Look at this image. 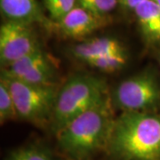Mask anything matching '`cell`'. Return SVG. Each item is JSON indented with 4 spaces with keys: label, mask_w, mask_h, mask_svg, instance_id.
Listing matches in <instances>:
<instances>
[{
    "label": "cell",
    "mask_w": 160,
    "mask_h": 160,
    "mask_svg": "<svg viewBox=\"0 0 160 160\" xmlns=\"http://www.w3.org/2000/svg\"><path fill=\"white\" fill-rule=\"evenodd\" d=\"M115 160H160V114L122 112L114 120L106 148Z\"/></svg>",
    "instance_id": "1"
},
{
    "label": "cell",
    "mask_w": 160,
    "mask_h": 160,
    "mask_svg": "<svg viewBox=\"0 0 160 160\" xmlns=\"http://www.w3.org/2000/svg\"><path fill=\"white\" fill-rule=\"evenodd\" d=\"M144 1L146 0H118V3L126 8L134 10L139 5H141Z\"/></svg>",
    "instance_id": "17"
},
{
    "label": "cell",
    "mask_w": 160,
    "mask_h": 160,
    "mask_svg": "<svg viewBox=\"0 0 160 160\" xmlns=\"http://www.w3.org/2000/svg\"><path fill=\"white\" fill-rule=\"evenodd\" d=\"M109 95L106 82L90 75H75L58 90L52 115L55 133L76 117L92 108Z\"/></svg>",
    "instance_id": "3"
},
{
    "label": "cell",
    "mask_w": 160,
    "mask_h": 160,
    "mask_svg": "<svg viewBox=\"0 0 160 160\" xmlns=\"http://www.w3.org/2000/svg\"><path fill=\"white\" fill-rule=\"evenodd\" d=\"M1 12L11 22L26 23H46L47 20L37 0H0Z\"/></svg>",
    "instance_id": "9"
},
{
    "label": "cell",
    "mask_w": 160,
    "mask_h": 160,
    "mask_svg": "<svg viewBox=\"0 0 160 160\" xmlns=\"http://www.w3.org/2000/svg\"><path fill=\"white\" fill-rule=\"evenodd\" d=\"M78 6L84 8L91 13L106 17V15L113 11L118 0H77Z\"/></svg>",
    "instance_id": "16"
},
{
    "label": "cell",
    "mask_w": 160,
    "mask_h": 160,
    "mask_svg": "<svg viewBox=\"0 0 160 160\" xmlns=\"http://www.w3.org/2000/svg\"><path fill=\"white\" fill-rule=\"evenodd\" d=\"M144 36L149 40L160 38V6L153 0H146L133 10Z\"/></svg>",
    "instance_id": "11"
},
{
    "label": "cell",
    "mask_w": 160,
    "mask_h": 160,
    "mask_svg": "<svg viewBox=\"0 0 160 160\" xmlns=\"http://www.w3.org/2000/svg\"><path fill=\"white\" fill-rule=\"evenodd\" d=\"M111 96L76 117L56 133L59 148L71 160H87L107 148L114 124Z\"/></svg>",
    "instance_id": "2"
},
{
    "label": "cell",
    "mask_w": 160,
    "mask_h": 160,
    "mask_svg": "<svg viewBox=\"0 0 160 160\" xmlns=\"http://www.w3.org/2000/svg\"><path fill=\"white\" fill-rule=\"evenodd\" d=\"M2 75L29 85L56 86V67L43 50L4 67Z\"/></svg>",
    "instance_id": "7"
},
{
    "label": "cell",
    "mask_w": 160,
    "mask_h": 160,
    "mask_svg": "<svg viewBox=\"0 0 160 160\" xmlns=\"http://www.w3.org/2000/svg\"><path fill=\"white\" fill-rule=\"evenodd\" d=\"M18 118L15 104L6 83L0 80V120L2 123L7 120Z\"/></svg>",
    "instance_id": "14"
},
{
    "label": "cell",
    "mask_w": 160,
    "mask_h": 160,
    "mask_svg": "<svg viewBox=\"0 0 160 160\" xmlns=\"http://www.w3.org/2000/svg\"><path fill=\"white\" fill-rule=\"evenodd\" d=\"M126 51L118 40L112 38H95L75 46L71 52L76 59L88 63L94 59L109 53Z\"/></svg>",
    "instance_id": "10"
},
{
    "label": "cell",
    "mask_w": 160,
    "mask_h": 160,
    "mask_svg": "<svg viewBox=\"0 0 160 160\" xmlns=\"http://www.w3.org/2000/svg\"><path fill=\"white\" fill-rule=\"evenodd\" d=\"M153 1H154V2H156V3H157V4H158V5L160 6V0H153Z\"/></svg>",
    "instance_id": "18"
},
{
    "label": "cell",
    "mask_w": 160,
    "mask_h": 160,
    "mask_svg": "<svg viewBox=\"0 0 160 160\" xmlns=\"http://www.w3.org/2000/svg\"><path fill=\"white\" fill-rule=\"evenodd\" d=\"M1 80L11 92L18 118L38 125L51 120L59 90L56 86L29 85L3 75Z\"/></svg>",
    "instance_id": "4"
},
{
    "label": "cell",
    "mask_w": 160,
    "mask_h": 160,
    "mask_svg": "<svg viewBox=\"0 0 160 160\" xmlns=\"http://www.w3.org/2000/svg\"><path fill=\"white\" fill-rule=\"evenodd\" d=\"M52 22H59L76 7L77 0H44Z\"/></svg>",
    "instance_id": "15"
},
{
    "label": "cell",
    "mask_w": 160,
    "mask_h": 160,
    "mask_svg": "<svg viewBox=\"0 0 160 160\" xmlns=\"http://www.w3.org/2000/svg\"><path fill=\"white\" fill-rule=\"evenodd\" d=\"M111 101L122 112L156 111L160 107V83L150 71L135 75L115 88Z\"/></svg>",
    "instance_id": "5"
},
{
    "label": "cell",
    "mask_w": 160,
    "mask_h": 160,
    "mask_svg": "<svg viewBox=\"0 0 160 160\" xmlns=\"http://www.w3.org/2000/svg\"><path fill=\"white\" fill-rule=\"evenodd\" d=\"M127 60L128 56L126 54V52L124 51L109 53L97 59H94L86 64L92 68H94L102 72L112 73L125 67Z\"/></svg>",
    "instance_id": "12"
},
{
    "label": "cell",
    "mask_w": 160,
    "mask_h": 160,
    "mask_svg": "<svg viewBox=\"0 0 160 160\" xmlns=\"http://www.w3.org/2000/svg\"><path fill=\"white\" fill-rule=\"evenodd\" d=\"M109 22L106 17H101L77 6L73 10L55 23L59 31L65 37L73 39H83L94 31L104 27Z\"/></svg>",
    "instance_id": "8"
},
{
    "label": "cell",
    "mask_w": 160,
    "mask_h": 160,
    "mask_svg": "<svg viewBox=\"0 0 160 160\" xmlns=\"http://www.w3.org/2000/svg\"><path fill=\"white\" fill-rule=\"evenodd\" d=\"M6 160H57L49 149L30 145L12 151Z\"/></svg>",
    "instance_id": "13"
},
{
    "label": "cell",
    "mask_w": 160,
    "mask_h": 160,
    "mask_svg": "<svg viewBox=\"0 0 160 160\" xmlns=\"http://www.w3.org/2000/svg\"><path fill=\"white\" fill-rule=\"evenodd\" d=\"M41 50L31 25L11 21L1 25L0 62L3 67Z\"/></svg>",
    "instance_id": "6"
}]
</instances>
